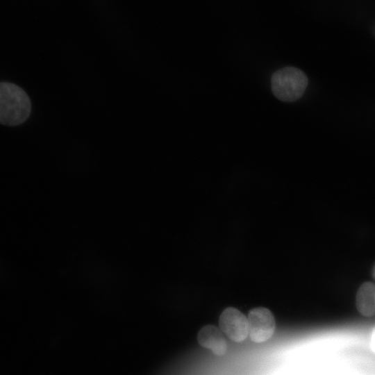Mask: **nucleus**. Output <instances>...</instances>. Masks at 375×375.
<instances>
[{
  "mask_svg": "<svg viewBox=\"0 0 375 375\" xmlns=\"http://www.w3.org/2000/svg\"><path fill=\"white\" fill-rule=\"evenodd\" d=\"M219 325L223 333L234 342H242L248 336L247 317L235 308H227L221 313Z\"/></svg>",
  "mask_w": 375,
  "mask_h": 375,
  "instance_id": "20e7f679",
  "label": "nucleus"
},
{
  "mask_svg": "<svg viewBox=\"0 0 375 375\" xmlns=\"http://www.w3.org/2000/svg\"><path fill=\"white\" fill-rule=\"evenodd\" d=\"M199 344L215 355L222 356L227 350V342L219 328L213 325L203 326L197 335Z\"/></svg>",
  "mask_w": 375,
  "mask_h": 375,
  "instance_id": "39448f33",
  "label": "nucleus"
},
{
  "mask_svg": "<svg viewBox=\"0 0 375 375\" xmlns=\"http://www.w3.org/2000/svg\"><path fill=\"white\" fill-rule=\"evenodd\" d=\"M247 320L248 335L251 341L256 343L263 342L273 335L276 322L269 309L260 307L251 310Z\"/></svg>",
  "mask_w": 375,
  "mask_h": 375,
  "instance_id": "7ed1b4c3",
  "label": "nucleus"
},
{
  "mask_svg": "<svg viewBox=\"0 0 375 375\" xmlns=\"http://www.w3.org/2000/svg\"><path fill=\"white\" fill-rule=\"evenodd\" d=\"M369 347L371 350L375 353V327L373 328L371 333Z\"/></svg>",
  "mask_w": 375,
  "mask_h": 375,
  "instance_id": "0eeeda50",
  "label": "nucleus"
},
{
  "mask_svg": "<svg viewBox=\"0 0 375 375\" xmlns=\"http://www.w3.org/2000/svg\"><path fill=\"white\" fill-rule=\"evenodd\" d=\"M308 82V78L303 71L294 67H287L274 73L272 90L279 100L292 102L302 97Z\"/></svg>",
  "mask_w": 375,
  "mask_h": 375,
  "instance_id": "f03ea898",
  "label": "nucleus"
},
{
  "mask_svg": "<svg viewBox=\"0 0 375 375\" xmlns=\"http://www.w3.org/2000/svg\"><path fill=\"white\" fill-rule=\"evenodd\" d=\"M372 276L373 278L375 280V264L374 265V266L372 267Z\"/></svg>",
  "mask_w": 375,
  "mask_h": 375,
  "instance_id": "6e6552de",
  "label": "nucleus"
},
{
  "mask_svg": "<svg viewBox=\"0 0 375 375\" xmlns=\"http://www.w3.org/2000/svg\"><path fill=\"white\" fill-rule=\"evenodd\" d=\"M356 306L359 313L364 317L375 315V284L371 281L363 283L356 296Z\"/></svg>",
  "mask_w": 375,
  "mask_h": 375,
  "instance_id": "423d86ee",
  "label": "nucleus"
},
{
  "mask_svg": "<svg viewBox=\"0 0 375 375\" xmlns=\"http://www.w3.org/2000/svg\"><path fill=\"white\" fill-rule=\"evenodd\" d=\"M31 101L26 93L19 86L0 83V124L16 126L29 116Z\"/></svg>",
  "mask_w": 375,
  "mask_h": 375,
  "instance_id": "f257e3e1",
  "label": "nucleus"
}]
</instances>
